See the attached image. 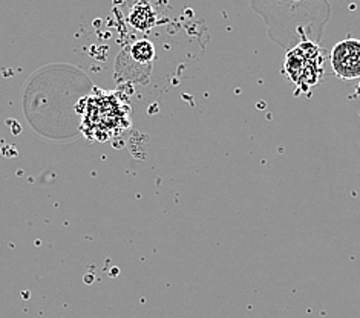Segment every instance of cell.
<instances>
[{
	"instance_id": "cell-4",
	"label": "cell",
	"mask_w": 360,
	"mask_h": 318,
	"mask_svg": "<svg viewBox=\"0 0 360 318\" xmlns=\"http://www.w3.org/2000/svg\"><path fill=\"white\" fill-rule=\"evenodd\" d=\"M129 20L134 28L146 31L157 23V13L153 11V8L149 4L136 2L132 6Z\"/></svg>"
},
{
	"instance_id": "cell-1",
	"label": "cell",
	"mask_w": 360,
	"mask_h": 318,
	"mask_svg": "<svg viewBox=\"0 0 360 318\" xmlns=\"http://www.w3.org/2000/svg\"><path fill=\"white\" fill-rule=\"evenodd\" d=\"M264 20L269 39L290 51L302 41L321 45L331 17L328 0H250Z\"/></svg>"
},
{
	"instance_id": "cell-6",
	"label": "cell",
	"mask_w": 360,
	"mask_h": 318,
	"mask_svg": "<svg viewBox=\"0 0 360 318\" xmlns=\"http://www.w3.org/2000/svg\"><path fill=\"white\" fill-rule=\"evenodd\" d=\"M353 98H360V81H359V84L356 86V89H354V95H353Z\"/></svg>"
},
{
	"instance_id": "cell-5",
	"label": "cell",
	"mask_w": 360,
	"mask_h": 318,
	"mask_svg": "<svg viewBox=\"0 0 360 318\" xmlns=\"http://www.w3.org/2000/svg\"><path fill=\"white\" fill-rule=\"evenodd\" d=\"M129 55L140 65H150L153 55H155V49L153 45L148 40H140L129 49Z\"/></svg>"
},
{
	"instance_id": "cell-3",
	"label": "cell",
	"mask_w": 360,
	"mask_h": 318,
	"mask_svg": "<svg viewBox=\"0 0 360 318\" xmlns=\"http://www.w3.org/2000/svg\"><path fill=\"white\" fill-rule=\"evenodd\" d=\"M334 75L342 80H354L360 77V40L345 39L334 45L330 54Z\"/></svg>"
},
{
	"instance_id": "cell-2",
	"label": "cell",
	"mask_w": 360,
	"mask_h": 318,
	"mask_svg": "<svg viewBox=\"0 0 360 318\" xmlns=\"http://www.w3.org/2000/svg\"><path fill=\"white\" fill-rule=\"evenodd\" d=\"M284 74L296 86V92H308L323 79V53L313 41H302L287 51Z\"/></svg>"
}]
</instances>
